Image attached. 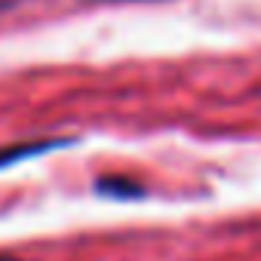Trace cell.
<instances>
[{
	"mask_svg": "<svg viewBox=\"0 0 261 261\" xmlns=\"http://www.w3.org/2000/svg\"><path fill=\"white\" fill-rule=\"evenodd\" d=\"M95 191L111 197V200H136V197L145 194V185L129 178V175H105V178L95 181Z\"/></svg>",
	"mask_w": 261,
	"mask_h": 261,
	"instance_id": "obj_1",
	"label": "cell"
},
{
	"mask_svg": "<svg viewBox=\"0 0 261 261\" xmlns=\"http://www.w3.org/2000/svg\"><path fill=\"white\" fill-rule=\"evenodd\" d=\"M46 148H56V142H34V145H13V148H4L0 151V166H10L22 157H34V154H43Z\"/></svg>",
	"mask_w": 261,
	"mask_h": 261,
	"instance_id": "obj_2",
	"label": "cell"
},
{
	"mask_svg": "<svg viewBox=\"0 0 261 261\" xmlns=\"http://www.w3.org/2000/svg\"><path fill=\"white\" fill-rule=\"evenodd\" d=\"M22 4V0H0V13H10V10H16Z\"/></svg>",
	"mask_w": 261,
	"mask_h": 261,
	"instance_id": "obj_3",
	"label": "cell"
},
{
	"mask_svg": "<svg viewBox=\"0 0 261 261\" xmlns=\"http://www.w3.org/2000/svg\"><path fill=\"white\" fill-rule=\"evenodd\" d=\"M0 261H19V258H13V255H4V252H0Z\"/></svg>",
	"mask_w": 261,
	"mask_h": 261,
	"instance_id": "obj_4",
	"label": "cell"
}]
</instances>
